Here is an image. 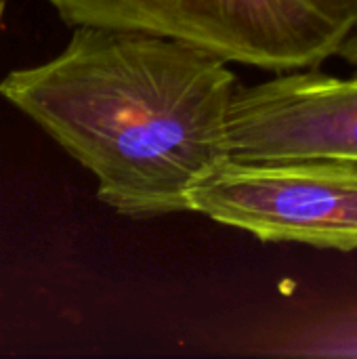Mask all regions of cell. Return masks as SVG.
<instances>
[{"label":"cell","mask_w":357,"mask_h":359,"mask_svg":"<svg viewBox=\"0 0 357 359\" xmlns=\"http://www.w3.org/2000/svg\"><path fill=\"white\" fill-rule=\"evenodd\" d=\"M236 90L227 61L200 46L95 25H76L59 55L0 82L128 217L189 212L194 189L229 160Z\"/></svg>","instance_id":"obj_1"},{"label":"cell","mask_w":357,"mask_h":359,"mask_svg":"<svg viewBox=\"0 0 357 359\" xmlns=\"http://www.w3.org/2000/svg\"><path fill=\"white\" fill-rule=\"evenodd\" d=\"M67 25L133 29L269 72L314 69L357 29V0H46Z\"/></svg>","instance_id":"obj_2"},{"label":"cell","mask_w":357,"mask_h":359,"mask_svg":"<svg viewBox=\"0 0 357 359\" xmlns=\"http://www.w3.org/2000/svg\"><path fill=\"white\" fill-rule=\"evenodd\" d=\"M189 212L252 233L324 250H357V162L221 164L189 196Z\"/></svg>","instance_id":"obj_3"},{"label":"cell","mask_w":357,"mask_h":359,"mask_svg":"<svg viewBox=\"0 0 357 359\" xmlns=\"http://www.w3.org/2000/svg\"><path fill=\"white\" fill-rule=\"evenodd\" d=\"M236 162H357V74L282 72L236 90L227 114Z\"/></svg>","instance_id":"obj_4"},{"label":"cell","mask_w":357,"mask_h":359,"mask_svg":"<svg viewBox=\"0 0 357 359\" xmlns=\"http://www.w3.org/2000/svg\"><path fill=\"white\" fill-rule=\"evenodd\" d=\"M284 353L299 358H357V309L328 316L309 326Z\"/></svg>","instance_id":"obj_5"},{"label":"cell","mask_w":357,"mask_h":359,"mask_svg":"<svg viewBox=\"0 0 357 359\" xmlns=\"http://www.w3.org/2000/svg\"><path fill=\"white\" fill-rule=\"evenodd\" d=\"M337 57H341L343 61L357 65V29L341 44V48L337 50Z\"/></svg>","instance_id":"obj_6"},{"label":"cell","mask_w":357,"mask_h":359,"mask_svg":"<svg viewBox=\"0 0 357 359\" xmlns=\"http://www.w3.org/2000/svg\"><path fill=\"white\" fill-rule=\"evenodd\" d=\"M2 17H4V0H0V27H2Z\"/></svg>","instance_id":"obj_7"}]
</instances>
